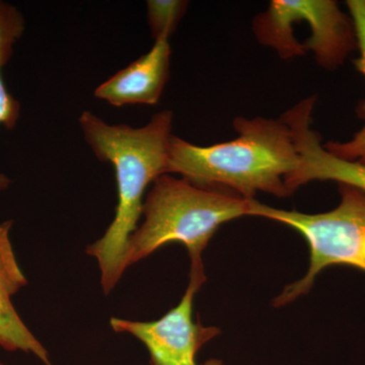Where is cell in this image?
<instances>
[{
	"mask_svg": "<svg viewBox=\"0 0 365 365\" xmlns=\"http://www.w3.org/2000/svg\"><path fill=\"white\" fill-rule=\"evenodd\" d=\"M232 140L199 146L173 135L168 150V174H179L199 186L227 190L245 199L258 192L292 195L287 179L299 169L294 134L282 117L235 118Z\"/></svg>",
	"mask_w": 365,
	"mask_h": 365,
	"instance_id": "7a4b0ae2",
	"label": "cell"
},
{
	"mask_svg": "<svg viewBox=\"0 0 365 365\" xmlns=\"http://www.w3.org/2000/svg\"><path fill=\"white\" fill-rule=\"evenodd\" d=\"M187 7L188 1L184 0H148V20L153 39H170Z\"/></svg>",
	"mask_w": 365,
	"mask_h": 365,
	"instance_id": "7c38bea8",
	"label": "cell"
},
{
	"mask_svg": "<svg viewBox=\"0 0 365 365\" xmlns=\"http://www.w3.org/2000/svg\"><path fill=\"white\" fill-rule=\"evenodd\" d=\"M316 98L302 101L283 115L292 129L300 155L299 169L287 179L290 193L312 181H334L365 192V165L331 155L322 144L318 132L311 128Z\"/></svg>",
	"mask_w": 365,
	"mask_h": 365,
	"instance_id": "52a82bcc",
	"label": "cell"
},
{
	"mask_svg": "<svg viewBox=\"0 0 365 365\" xmlns=\"http://www.w3.org/2000/svg\"><path fill=\"white\" fill-rule=\"evenodd\" d=\"M346 6L356 32L359 57L354 60L355 67L357 71L365 76V0H348ZM364 111L365 112V105ZM323 145L326 150L336 158L365 165V125L350 140L344 143L329 141Z\"/></svg>",
	"mask_w": 365,
	"mask_h": 365,
	"instance_id": "8fae6325",
	"label": "cell"
},
{
	"mask_svg": "<svg viewBox=\"0 0 365 365\" xmlns=\"http://www.w3.org/2000/svg\"><path fill=\"white\" fill-rule=\"evenodd\" d=\"M251 200L227 190L162 175L144 200L143 222L129 240L127 268L173 242L186 247L191 266L203 265L204 250L218 228L248 216Z\"/></svg>",
	"mask_w": 365,
	"mask_h": 365,
	"instance_id": "3957f363",
	"label": "cell"
},
{
	"mask_svg": "<svg viewBox=\"0 0 365 365\" xmlns=\"http://www.w3.org/2000/svg\"><path fill=\"white\" fill-rule=\"evenodd\" d=\"M205 281L204 266H191L181 302L162 318L151 322L112 318L110 325L115 332L130 334L141 341L150 353V365H198L197 353L220 334L216 327L193 319L194 299Z\"/></svg>",
	"mask_w": 365,
	"mask_h": 365,
	"instance_id": "5b68a950",
	"label": "cell"
},
{
	"mask_svg": "<svg viewBox=\"0 0 365 365\" xmlns=\"http://www.w3.org/2000/svg\"><path fill=\"white\" fill-rule=\"evenodd\" d=\"M200 365H223L222 360L218 359H209L207 361L204 362L203 364Z\"/></svg>",
	"mask_w": 365,
	"mask_h": 365,
	"instance_id": "4fadbf2b",
	"label": "cell"
},
{
	"mask_svg": "<svg viewBox=\"0 0 365 365\" xmlns=\"http://www.w3.org/2000/svg\"><path fill=\"white\" fill-rule=\"evenodd\" d=\"M0 365H6V364H2V362H0Z\"/></svg>",
	"mask_w": 365,
	"mask_h": 365,
	"instance_id": "5bb4252c",
	"label": "cell"
},
{
	"mask_svg": "<svg viewBox=\"0 0 365 365\" xmlns=\"http://www.w3.org/2000/svg\"><path fill=\"white\" fill-rule=\"evenodd\" d=\"M11 227L13 222L0 225V347L7 351L31 353L45 365H52L49 353L25 325L11 302L28 283L9 237Z\"/></svg>",
	"mask_w": 365,
	"mask_h": 365,
	"instance_id": "9c48e42d",
	"label": "cell"
},
{
	"mask_svg": "<svg viewBox=\"0 0 365 365\" xmlns=\"http://www.w3.org/2000/svg\"><path fill=\"white\" fill-rule=\"evenodd\" d=\"M297 21H304L311 28V37L302 44L304 52H313L317 63L327 71H336L357 50L351 16L333 0H273L253 24L280 26Z\"/></svg>",
	"mask_w": 365,
	"mask_h": 365,
	"instance_id": "8992f818",
	"label": "cell"
},
{
	"mask_svg": "<svg viewBox=\"0 0 365 365\" xmlns=\"http://www.w3.org/2000/svg\"><path fill=\"white\" fill-rule=\"evenodd\" d=\"M337 207L327 212L307 215L271 207L252 199L248 216L268 218L294 228L309 248L306 275L290 283L273 302L283 307L309 294L322 270L330 266H350L365 272V192L339 184Z\"/></svg>",
	"mask_w": 365,
	"mask_h": 365,
	"instance_id": "277c9868",
	"label": "cell"
},
{
	"mask_svg": "<svg viewBox=\"0 0 365 365\" xmlns=\"http://www.w3.org/2000/svg\"><path fill=\"white\" fill-rule=\"evenodd\" d=\"M173 121L170 110L157 113L140 128L108 124L90 111L79 117L86 143L98 160L112 163L116 174L114 220L104 235L86 248V253L98 261L106 294L114 289L127 269V248L143 216L146 189L168 174Z\"/></svg>",
	"mask_w": 365,
	"mask_h": 365,
	"instance_id": "6da1fadb",
	"label": "cell"
},
{
	"mask_svg": "<svg viewBox=\"0 0 365 365\" xmlns=\"http://www.w3.org/2000/svg\"><path fill=\"white\" fill-rule=\"evenodd\" d=\"M169 40H155L150 51L98 86L95 97L114 107L158 104L170 78Z\"/></svg>",
	"mask_w": 365,
	"mask_h": 365,
	"instance_id": "ba28073f",
	"label": "cell"
},
{
	"mask_svg": "<svg viewBox=\"0 0 365 365\" xmlns=\"http://www.w3.org/2000/svg\"><path fill=\"white\" fill-rule=\"evenodd\" d=\"M26 31V20L18 7L0 0V126L16 128L21 117V104L7 91L2 76L4 66L14 55V47ZM11 180L0 173V192L9 188Z\"/></svg>",
	"mask_w": 365,
	"mask_h": 365,
	"instance_id": "30bf717a",
	"label": "cell"
}]
</instances>
